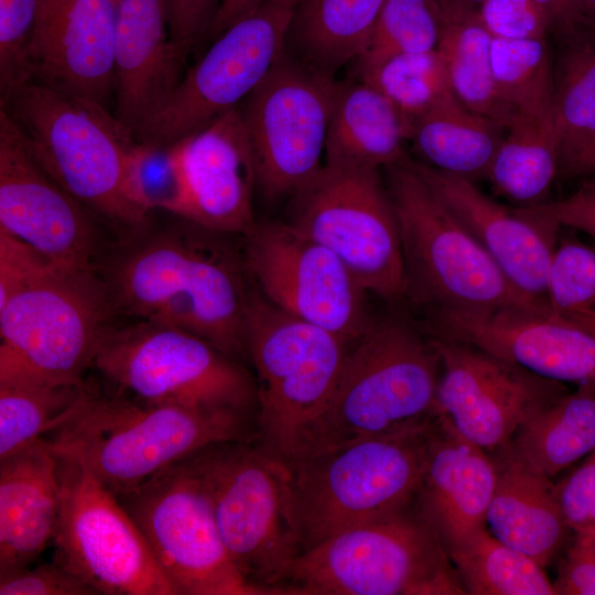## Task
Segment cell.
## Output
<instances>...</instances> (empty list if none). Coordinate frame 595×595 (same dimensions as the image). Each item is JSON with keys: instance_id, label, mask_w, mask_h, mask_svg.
<instances>
[{"instance_id": "60d3db41", "label": "cell", "mask_w": 595, "mask_h": 595, "mask_svg": "<svg viewBox=\"0 0 595 595\" xmlns=\"http://www.w3.org/2000/svg\"><path fill=\"white\" fill-rule=\"evenodd\" d=\"M40 0H0V105L32 80L30 46Z\"/></svg>"}, {"instance_id": "d6a6232c", "label": "cell", "mask_w": 595, "mask_h": 595, "mask_svg": "<svg viewBox=\"0 0 595 595\" xmlns=\"http://www.w3.org/2000/svg\"><path fill=\"white\" fill-rule=\"evenodd\" d=\"M506 129L485 177L498 195L520 207L540 205L559 174L553 110L541 117H517Z\"/></svg>"}, {"instance_id": "ba28073f", "label": "cell", "mask_w": 595, "mask_h": 595, "mask_svg": "<svg viewBox=\"0 0 595 595\" xmlns=\"http://www.w3.org/2000/svg\"><path fill=\"white\" fill-rule=\"evenodd\" d=\"M402 239L405 295L430 314L545 304L522 295L408 158L386 167Z\"/></svg>"}, {"instance_id": "4316f807", "label": "cell", "mask_w": 595, "mask_h": 595, "mask_svg": "<svg viewBox=\"0 0 595 595\" xmlns=\"http://www.w3.org/2000/svg\"><path fill=\"white\" fill-rule=\"evenodd\" d=\"M495 453L497 479L486 523L494 537L544 567L559 552L570 529L556 485L505 447Z\"/></svg>"}, {"instance_id": "74e56055", "label": "cell", "mask_w": 595, "mask_h": 595, "mask_svg": "<svg viewBox=\"0 0 595 595\" xmlns=\"http://www.w3.org/2000/svg\"><path fill=\"white\" fill-rule=\"evenodd\" d=\"M353 78L380 91L401 115L410 136L420 117L454 95L437 48L387 58L355 72Z\"/></svg>"}, {"instance_id": "f546056e", "label": "cell", "mask_w": 595, "mask_h": 595, "mask_svg": "<svg viewBox=\"0 0 595 595\" xmlns=\"http://www.w3.org/2000/svg\"><path fill=\"white\" fill-rule=\"evenodd\" d=\"M387 0H302L285 52L334 77L363 52Z\"/></svg>"}, {"instance_id": "d590c367", "label": "cell", "mask_w": 595, "mask_h": 595, "mask_svg": "<svg viewBox=\"0 0 595 595\" xmlns=\"http://www.w3.org/2000/svg\"><path fill=\"white\" fill-rule=\"evenodd\" d=\"M466 594L555 595L543 566L487 529L448 552Z\"/></svg>"}, {"instance_id": "7bdbcfd3", "label": "cell", "mask_w": 595, "mask_h": 595, "mask_svg": "<svg viewBox=\"0 0 595 595\" xmlns=\"http://www.w3.org/2000/svg\"><path fill=\"white\" fill-rule=\"evenodd\" d=\"M0 595H97L77 575L60 563L30 566L0 575Z\"/></svg>"}, {"instance_id": "8992f818", "label": "cell", "mask_w": 595, "mask_h": 595, "mask_svg": "<svg viewBox=\"0 0 595 595\" xmlns=\"http://www.w3.org/2000/svg\"><path fill=\"white\" fill-rule=\"evenodd\" d=\"M197 478L234 563L262 595H281L301 555L285 462L255 437L210 444L183 459Z\"/></svg>"}, {"instance_id": "c3c4849f", "label": "cell", "mask_w": 595, "mask_h": 595, "mask_svg": "<svg viewBox=\"0 0 595 595\" xmlns=\"http://www.w3.org/2000/svg\"><path fill=\"white\" fill-rule=\"evenodd\" d=\"M527 208L560 227L582 231L595 240V183L581 186L565 198Z\"/></svg>"}, {"instance_id": "277c9868", "label": "cell", "mask_w": 595, "mask_h": 595, "mask_svg": "<svg viewBox=\"0 0 595 595\" xmlns=\"http://www.w3.org/2000/svg\"><path fill=\"white\" fill-rule=\"evenodd\" d=\"M432 421L413 431L354 440L284 461L301 554L415 499Z\"/></svg>"}, {"instance_id": "1f68e13d", "label": "cell", "mask_w": 595, "mask_h": 595, "mask_svg": "<svg viewBox=\"0 0 595 595\" xmlns=\"http://www.w3.org/2000/svg\"><path fill=\"white\" fill-rule=\"evenodd\" d=\"M502 128L452 95L414 122L410 140L424 164L473 180L486 176L502 140Z\"/></svg>"}, {"instance_id": "7dc6e473", "label": "cell", "mask_w": 595, "mask_h": 595, "mask_svg": "<svg viewBox=\"0 0 595 595\" xmlns=\"http://www.w3.org/2000/svg\"><path fill=\"white\" fill-rule=\"evenodd\" d=\"M553 586L555 595H595V528L575 532Z\"/></svg>"}, {"instance_id": "bcb514c9", "label": "cell", "mask_w": 595, "mask_h": 595, "mask_svg": "<svg viewBox=\"0 0 595 595\" xmlns=\"http://www.w3.org/2000/svg\"><path fill=\"white\" fill-rule=\"evenodd\" d=\"M220 0H166L171 41L186 62L196 44L206 37Z\"/></svg>"}, {"instance_id": "ffe728a7", "label": "cell", "mask_w": 595, "mask_h": 595, "mask_svg": "<svg viewBox=\"0 0 595 595\" xmlns=\"http://www.w3.org/2000/svg\"><path fill=\"white\" fill-rule=\"evenodd\" d=\"M430 317L432 336L473 345L545 379L595 385V333L548 304Z\"/></svg>"}, {"instance_id": "f6af8a7d", "label": "cell", "mask_w": 595, "mask_h": 595, "mask_svg": "<svg viewBox=\"0 0 595 595\" xmlns=\"http://www.w3.org/2000/svg\"><path fill=\"white\" fill-rule=\"evenodd\" d=\"M567 527L574 532L595 528V450L569 477L556 485Z\"/></svg>"}, {"instance_id": "8d00e7d4", "label": "cell", "mask_w": 595, "mask_h": 595, "mask_svg": "<svg viewBox=\"0 0 595 595\" xmlns=\"http://www.w3.org/2000/svg\"><path fill=\"white\" fill-rule=\"evenodd\" d=\"M490 57L498 96L515 119L552 112L555 75L545 39H493Z\"/></svg>"}, {"instance_id": "484cf974", "label": "cell", "mask_w": 595, "mask_h": 595, "mask_svg": "<svg viewBox=\"0 0 595 595\" xmlns=\"http://www.w3.org/2000/svg\"><path fill=\"white\" fill-rule=\"evenodd\" d=\"M58 459L40 439L0 459V575L30 566L54 539Z\"/></svg>"}, {"instance_id": "3957f363", "label": "cell", "mask_w": 595, "mask_h": 595, "mask_svg": "<svg viewBox=\"0 0 595 595\" xmlns=\"http://www.w3.org/2000/svg\"><path fill=\"white\" fill-rule=\"evenodd\" d=\"M42 167L77 202L116 223L143 227L132 167L140 143L107 107L35 80L1 106Z\"/></svg>"}, {"instance_id": "44dd1931", "label": "cell", "mask_w": 595, "mask_h": 595, "mask_svg": "<svg viewBox=\"0 0 595 595\" xmlns=\"http://www.w3.org/2000/svg\"><path fill=\"white\" fill-rule=\"evenodd\" d=\"M166 150L181 183L182 219L218 234L253 229L257 174L239 106Z\"/></svg>"}, {"instance_id": "ac0fdd59", "label": "cell", "mask_w": 595, "mask_h": 595, "mask_svg": "<svg viewBox=\"0 0 595 595\" xmlns=\"http://www.w3.org/2000/svg\"><path fill=\"white\" fill-rule=\"evenodd\" d=\"M430 339L440 358L433 414L486 452L506 446L532 414L569 392L473 345Z\"/></svg>"}, {"instance_id": "603a6c76", "label": "cell", "mask_w": 595, "mask_h": 595, "mask_svg": "<svg viewBox=\"0 0 595 595\" xmlns=\"http://www.w3.org/2000/svg\"><path fill=\"white\" fill-rule=\"evenodd\" d=\"M413 164L508 281L526 298L547 303V274L561 227L527 207L502 206L472 180Z\"/></svg>"}, {"instance_id": "7402d4cb", "label": "cell", "mask_w": 595, "mask_h": 595, "mask_svg": "<svg viewBox=\"0 0 595 595\" xmlns=\"http://www.w3.org/2000/svg\"><path fill=\"white\" fill-rule=\"evenodd\" d=\"M118 0H40L32 80L107 107L115 94Z\"/></svg>"}, {"instance_id": "d6986e66", "label": "cell", "mask_w": 595, "mask_h": 595, "mask_svg": "<svg viewBox=\"0 0 595 595\" xmlns=\"http://www.w3.org/2000/svg\"><path fill=\"white\" fill-rule=\"evenodd\" d=\"M0 229L60 266L93 267L95 237L84 206L42 167L2 107Z\"/></svg>"}, {"instance_id": "4fadbf2b", "label": "cell", "mask_w": 595, "mask_h": 595, "mask_svg": "<svg viewBox=\"0 0 595 595\" xmlns=\"http://www.w3.org/2000/svg\"><path fill=\"white\" fill-rule=\"evenodd\" d=\"M301 2L264 0L214 37L136 140L153 149H166L237 108L284 54Z\"/></svg>"}, {"instance_id": "e575fe53", "label": "cell", "mask_w": 595, "mask_h": 595, "mask_svg": "<svg viewBox=\"0 0 595 595\" xmlns=\"http://www.w3.org/2000/svg\"><path fill=\"white\" fill-rule=\"evenodd\" d=\"M26 375L0 376V459L45 437L74 412L86 390Z\"/></svg>"}, {"instance_id": "30bf717a", "label": "cell", "mask_w": 595, "mask_h": 595, "mask_svg": "<svg viewBox=\"0 0 595 595\" xmlns=\"http://www.w3.org/2000/svg\"><path fill=\"white\" fill-rule=\"evenodd\" d=\"M91 368L111 392L137 402L256 414V382L249 374L206 339L176 326L138 321L109 327Z\"/></svg>"}, {"instance_id": "e0dca14e", "label": "cell", "mask_w": 595, "mask_h": 595, "mask_svg": "<svg viewBox=\"0 0 595 595\" xmlns=\"http://www.w3.org/2000/svg\"><path fill=\"white\" fill-rule=\"evenodd\" d=\"M246 238L245 269L268 302L350 345L366 331L367 291L329 249L290 223L256 224Z\"/></svg>"}, {"instance_id": "52a82bcc", "label": "cell", "mask_w": 595, "mask_h": 595, "mask_svg": "<svg viewBox=\"0 0 595 595\" xmlns=\"http://www.w3.org/2000/svg\"><path fill=\"white\" fill-rule=\"evenodd\" d=\"M416 497V496H415ZM288 595H462L461 578L415 499L303 552Z\"/></svg>"}, {"instance_id": "7a4b0ae2", "label": "cell", "mask_w": 595, "mask_h": 595, "mask_svg": "<svg viewBox=\"0 0 595 595\" xmlns=\"http://www.w3.org/2000/svg\"><path fill=\"white\" fill-rule=\"evenodd\" d=\"M255 436L249 415L141 403L86 387L71 416L43 439L119 496L210 444Z\"/></svg>"}, {"instance_id": "7c38bea8", "label": "cell", "mask_w": 595, "mask_h": 595, "mask_svg": "<svg viewBox=\"0 0 595 595\" xmlns=\"http://www.w3.org/2000/svg\"><path fill=\"white\" fill-rule=\"evenodd\" d=\"M292 198L288 223L329 249L367 292L405 296L400 225L379 171L324 164Z\"/></svg>"}, {"instance_id": "4dcf8cb0", "label": "cell", "mask_w": 595, "mask_h": 595, "mask_svg": "<svg viewBox=\"0 0 595 595\" xmlns=\"http://www.w3.org/2000/svg\"><path fill=\"white\" fill-rule=\"evenodd\" d=\"M551 478L595 450V385H581L532 414L504 446Z\"/></svg>"}, {"instance_id": "5b68a950", "label": "cell", "mask_w": 595, "mask_h": 595, "mask_svg": "<svg viewBox=\"0 0 595 595\" xmlns=\"http://www.w3.org/2000/svg\"><path fill=\"white\" fill-rule=\"evenodd\" d=\"M439 377L430 338L402 318H372L350 345L334 394L299 455L429 424Z\"/></svg>"}, {"instance_id": "b9f144b4", "label": "cell", "mask_w": 595, "mask_h": 595, "mask_svg": "<svg viewBox=\"0 0 595 595\" xmlns=\"http://www.w3.org/2000/svg\"><path fill=\"white\" fill-rule=\"evenodd\" d=\"M476 15L493 39H545L552 28L549 13L536 0H486Z\"/></svg>"}, {"instance_id": "8fae6325", "label": "cell", "mask_w": 595, "mask_h": 595, "mask_svg": "<svg viewBox=\"0 0 595 595\" xmlns=\"http://www.w3.org/2000/svg\"><path fill=\"white\" fill-rule=\"evenodd\" d=\"M113 310L93 267H55L0 305V376L84 382Z\"/></svg>"}, {"instance_id": "2e32d148", "label": "cell", "mask_w": 595, "mask_h": 595, "mask_svg": "<svg viewBox=\"0 0 595 595\" xmlns=\"http://www.w3.org/2000/svg\"><path fill=\"white\" fill-rule=\"evenodd\" d=\"M117 498L176 595H262L230 558L208 499L183 461Z\"/></svg>"}, {"instance_id": "cb8c5ba5", "label": "cell", "mask_w": 595, "mask_h": 595, "mask_svg": "<svg viewBox=\"0 0 595 595\" xmlns=\"http://www.w3.org/2000/svg\"><path fill=\"white\" fill-rule=\"evenodd\" d=\"M496 479L488 452L434 415L415 501L447 554L486 528Z\"/></svg>"}, {"instance_id": "9c48e42d", "label": "cell", "mask_w": 595, "mask_h": 595, "mask_svg": "<svg viewBox=\"0 0 595 595\" xmlns=\"http://www.w3.org/2000/svg\"><path fill=\"white\" fill-rule=\"evenodd\" d=\"M246 346L257 378L256 440L293 459L334 394L350 344L249 294Z\"/></svg>"}, {"instance_id": "9a60e30c", "label": "cell", "mask_w": 595, "mask_h": 595, "mask_svg": "<svg viewBox=\"0 0 595 595\" xmlns=\"http://www.w3.org/2000/svg\"><path fill=\"white\" fill-rule=\"evenodd\" d=\"M336 83L284 52L239 105L267 197L295 195L324 167Z\"/></svg>"}, {"instance_id": "ee69618b", "label": "cell", "mask_w": 595, "mask_h": 595, "mask_svg": "<svg viewBox=\"0 0 595 595\" xmlns=\"http://www.w3.org/2000/svg\"><path fill=\"white\" fill-rule=\"evenodd\" d=\"M57 266L28 244L0 229V305Z\"/></svg>"}, {"instance_id": "5bb4252c", "label": "cell", "mask_w": 595, "mask_h": 595, "mask_svg": "<svg viewBox=\"0 0 595 595\" xmlns=\"http://www.w3.org/2000/svg\"><path fill=\"white\" fill-rule=\"evenodd\" d=\"M61 508L54 561L104 595H176L139 527L77 459L56 454Z\"/></svg>"}, {"instance_id": "f1b7e54d", "label": "cell", "mask_w": 595, "mask_h": 595, "mask_svg": "<svg viewBox=\"0 0 595 595\" xmlns=\"http://www.w3.org/2000/svg\"><path fill=\"white\" fill-rule=\"evenodd\" d=\"M555 76L553 120L559 143L558 178L595 173V25L564 34Z\"/></svg>"}, {"instance_id": "d4e9b609", "label": "cell", "mask_w": 595, "mask_h": 595, "mask_svg": "<svg viewBox=\"0 0 595 595\" xmlns=\"http://www.w3.org/2000/svg\"><path fill=\"white\" fill-rule=\"evenodd\" d=\"M185 62L170 36L166 0H118L115 117L134 138L172 96Z\"/></svg>"}, {"instance_id": "ab89813d", "label": "cell", "mask_w": 595, "mask_h": 595, "mask_svg": "<svg viewBox=\"0 0 595 595\" xmlns=\"http://www.w3.org/2000/svg\"><path fill=\"white\" fill-rule=\"evenodd\" d=\"M548 306L595 333V248L559 237L545 285Z\"/></svg>"}, {"instance_id": "681fc988", "label": "cell", "mask_w": 595, "mask_h": 595, "mask_svg": "<svg viewBox=\"0 0 595 595\" xmlns=\"http://www.w3.org/2000/svg\"><path fill=\"white\" fill-rule=\"evenodd\" d=\"M549 13L552 28L567 34L578 26L589 23L578 0H536Z\"/></svg>"}, {"instance_id": "f35d334b", "label": "cell", "mask_w": 595, "mask_h": 595, "mask_svg": "<svg viewBox=\"0 0 595 595\" xmlns=\"http://www.w3.org/2000/svg\"><path fill=\"white\" fill-rule=\"evenodd\" d=\"M441 34V12L435 0H387L359 56L354 73L387 58L433 51Z\"/></svg>"}, {"instance_id": "836d02e7", "label": "cell", "mask_w": 595, "mask_h": 595, "mask_svg": "<svg viewBox=\"0 0 595 595\" xmlns=\"http://www.w3.org/2000/svg\"><path fill=\"white\" fill-rule=\"evenodd\" d=\"M441 34L437 45L451 88L472 111L504 128L513 113L500 100L491 67L493 37L479 23L476 12H448L440 9Z\"/></svg>"}, {"instance_id": "6da1fadb", "label": "cell", "mask_w": 595, "mask_h": 595, "mask_svg": "<svg viewBox=\"0 0 595 595\" xmlns=\"http://www.w3.org/2000/svg\"><path fill=\"white\" fill-rule=\"evenodd\" d=\"M214 232L188 220L159 231L128 248L104 279L115 309L188 331L236 359L247 354L249 293Z\"/></svg>"}, {"instance_id": "f5cc1de1", "label": "cell", "mask_w": 595, "mask_h": 595, "mask_svg": "<svg viewBox=\"0 0 595 595\" xmlns=\"http://www.w3.org/2000/svg\"><path fill=\"white\" fill-rule=\"evenodd\" d=\"M586 20L595 25V0H578Z\"/></svg>"}, {"instance_id": "816d5d0a", "label": "cell", "mask_w": 595, "mask_h": 595, "mask_svg": "<svg viewBox=\"0 0 595 595\" xmlns=\"http://www.w3.org/2000/svg\"><path fill=\"white\" fill-rule=\"evenodd\" d=\"M439 8L448 12L475 13L486 0H435Z\"/></svg>"}, {"instance_id": "83f0119b", "label": "cell", "mask_w": 595, "mask_h": 595, "mask_svg": "<svg viewBox=\"0 0 595 595\" xmlns=\"http://www.w3.org/2000/svg\"><path fill=\"white\" fill-rule=\"evenodd\" d=\"M405 140L410 132L403 118L380 91L356 78L337 80L325 165L379 171L407 158Z\"/></svg>"}, {"instance_id": "f907efd6", "label": "cell", "mask_w": 595, "mask_h": 595, "mask_svg": "<svg viewBox=\"0 0 595 595\" xmlns=\"http://www.w3.org/2000/svg\"><path fill=\"white\" fill-rule=\"evenodd\" d=\"M263 1L264 0H220L206 37L213 40L227 26L250 13Z\"/></svg>"}]
</instances>
